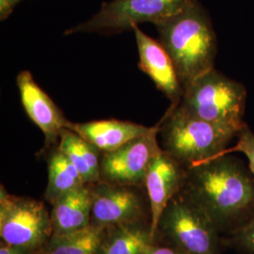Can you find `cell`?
I'll return each instance as SVG.
<instances>
[{"instance_id":"3957f363","label":"cell","mask_w":254,"mask_h":254,"mask_svg":"<svg viewBox=\"0 0 254 254\" xmlns=\"http://www.w3.org/2000/svg\"><path fill=\"white\" fill-rule=\"evenodd\" d=\"M157 124L161 149L188 169L218 156L238 135L191 115L178 104H172Z\"/></svg>"},{"instance_id":"4fadbf2b","label":"cell","mask_w":254,"mask_h":254,"mask_svg":"<svg viewBox=\"0 0 254 254\" xmlns=\"http://www.w3.org/2000/svg\"><path fill=\"white\" fill-rule=\"evenodd\" d=\"M152 127L119 120L93 121L81 124L70 122L67 126V128L96 147L101 153H109L118 149L131 139L148 133Z\"/></svg>"},{"instance_id":"30bf717a","label":"cell","mask_w":254,"mask_h":254,"mask_svg":"<svg viewBox=\"0 0 254 254\" xmlns=\"http://www.w3.org/2000/svg\"><path fill=\"white\" fill-rule=\"evenodd\" d=\"M189 169L161 150L152 159L146 173L145 188L150 209L151 228L155 237L158 221L164 209L182 190Z\"/></svg>"},{"instance_id":"6da1fadb","label":"cell","mask_w":254,"mask_h":254,"mask_svg":"<svg viewBox=\"0 0 254 254\" xmlns=\"http://www.w3.org/2000/svg\"><path fill=\"white\" fill-rule=\"evenodd\" d=\"M181 192L208 215L220 234H231L254 216L253 174L231 154L190 168Z\"/></svg>"},{"instance_id":"52a82bcc","label":"cell","mask_w":254,"mask_h":254,"mask_svg":"<svg viewBox=\"0 0 254 254\" xmlns=\"http://www.w3.org/2000/svg\"><path fill=\"white\" fill-rule=\"evenodd\" d=\"M199 0H111L103 3L91 18L66 30L65 35L77 33L110 34L150 22L155 25L171 18Z\"/></svg>"},{"instance_id":"277c9868","label":"cell","mask_w":254,"mask_h":254,"mask_svg":"<svg viewBox=\"0 0 254 254\" xmlns=\"http://www.w3.org/2000/svg\"><path fill=\"white\" fill-rule=\"evenodd\" d=\"M246 101L245 86L214 68L191 82L178 105L197 118L239 134L246 126Z\"/></svg>"},{"instance_id":"e0dca14e","label":"cell","mask_w":254,"mask_h":254,"mask_svg":"<svg viewBox=\"0 0 254 254\" xmlns=\"http://www.w3.org/2000/svg\"><path fill=\"white\" fill-rule=\"evenodd\" d=\"M109 230L90 225L79 231L54 235L44 254H103Z\"/></svg>"},{"instance_id":"2e32d148","label":"cell","mask_w":254,"mask_h":254,"mask_svg":"<svg viewBox=\"0 0 254 254\" xmlns=\"http://www.w3.org/2000/svg\"><path fill=\"white\" fill-rule=\"evenodd\" d=\"M151 222L109 229L103 254H146L155 244Z\"/></svg>"},{"instance_id":"7402d4cb","label":"cell","mask_w":254,"mask_h":254,"mask_svg":"<svg viewBox=\"0 0 254 254\" xmlns=\"http://www.w3.org/2000/svg\"><path fill=\"white\" fill-rule=\"evenodd\" d=\"M0 254H37L29 250L16 247V246L9 245L1 241L0 244Z\"/></svg>"},{"instance_id":"44dd1931","label":"cell","mask_w":254,"mask_h":254,"mask_svg":"<svg viewBox=\"0 0 254 254\" xmlns=\"http://www.w3.org/2000/svg\"><path fill=\"white\" fill-rule=\"evenodd\" d=\"M146 254H188L185 252H183L181 250H179L178 248H175L172 245L169 244H165L161 242H155L149 252Z\"/></svg>"},{"instance_id":"8992f818","label":"cell","mask_w":254,"mask_h":254,"mask_svg":"<svg viewBox=\"0 0 254 254\" xmlns=\"http://www.w3.org/2000/svg\"><path fill=\"white\" fill-rule=\"evenodd\" d=\"M53 236L51 213L44 201L9 194L0 187V237L9 245L42 253Z\"/></svg>"},{"instance_id":"5b68a950","label":"cell","mask_w":254,"mask_h":254,"mask_svg":"<svg viewBox=\"0 0 254 254\" xmlns=\"http://www.w3.org/2000/svg\"><path fill=\"white\" fill-rule=\"evenodd\" d=\"M155 239L188 254H221L224 247L212 219L181 191L164 209Z\"/></svg>"},{"instance_id":"5bb4252c","label":"cell","mask_w":254,"mask_h":254,"mask_svg":"<svg viewBox=\"0 0 254 254\" xmlns=\"http://www.w3.org/2000/svg\"><path fill=\"white\" fill-rule=\"evenodd\" d=\"M51 205L53 236L70 234L91 225L92 199L89 185L64 194Z\"/></svg>"},{"instance_id":"9c48e42d","label":"cell","mask_w":254,"mask_h":254,"mask_svg":"<svg viewBox=\"0 0 254 254\" xmlns=\"http://www.w3.org/2000/svg\"><path fill=\"white\" fill-rule=\"evenodd\" d=\"M157 132L158 124L148 133L131 139L118 149L102 153L100 181L144 188L149 165L162 150Z\"/></svg>"},{"instance_id":"ffe728a7","label":"cell","mask_w":254,"mask_h":254,"mask_svg":"<svg viewBox=\"0 0 254 254\" xmlns=\"http://www.w3.org/2000/svg\"><path fill=\"white\" fill-rule=\"evenodd\" d=\"M237 138L238 139L236 145L227 148L221 154H218V156L231 154L236 152L245 154L249 160V169L254 179V133L246 125L237 135Z\"/></svg>"},{"instance_id":"ac0fdd59","label":"cell","mask_w":254,"mask_h":254,"mask_svg":"<svg viewBox=\"0 0 254 254\" xmlns=\"http://www.w3.org/2000/svg\"><path fill=\"white\" fill-rule=\"evenodd\" d=\"M47 157L48 183L45 199L50 204L60 197L85 186L80 173L69 158L54 146Z\"/></svg>"},{"instance_id":"7c38bea8","label":"cell","mask_w":254,"mask_h":254,"mask_svg":"<svg viewBox=\"0 0 254 254\" xmlns=\"http://www.w3.org/2000/svg\"><path fill=\"white\" fill-rule=\"evenodd\" d=\"M132 30L136 37L139 57L138 68L153 80L172 104H179L184 90L172 58L158 40L148 36L139 26L133 27Z\"/></svg>"},{"instance_id":"cb8c5ba5","label":"cell","mask_w":254,"mask_h":254,"mask_svg":"<svg viewBox=\"0 0 254 254\" xmlns=\"http://www.w3.org/2000/svg\"><path fill=\"white\" fill-rule=\"evenodd\" d=\"M43 254V253H40V254Z\"/></svg>"},{"instance_id":"8fae6325","label":"cell","mask_w":254,"mask_h":254,"mask_svg":"<svg viewBox=\"0 0 254 254\" xmlns=\"http://www.w3.org/2000/svg\"><path fill=\"white\" fill-rule=\"evenodd\" d=\"M22 105L28 117L45 135V148L58 145L61 132L69 125L63 111L33 79L28 71L19 73L16 78Z\"/></svg>"},{"instance_id":"d6986e66","label":"cell","mask_w":254,"mask_h":254,"mask_svg":"<svg viewBox=\"0 0 254 254\" xmlns=\"http://www.w3.org/2000/svg\"><path fill=\"white\" fill-rule=\"evenodd\" d=\"M224 247L247 254H254V216L245 225L222 238Z\"/></svg>"},{"instance_id":"603a6c76","label":"cell","mask_w":254,"mask_h":254,"mask_svg":"<svg viewBox=\"0 0 254 254\" xmlns=\"http://www.w3.org/2000/svg\"><path fill=\"white\" fill-rule=\"evenodd\" d=\"M10 1V4L13 6V7H15L17 4H18L19 2H21L22 0H9Z\"/></svg>"},{"instance_id":"9a60e30c","label":"cell","mask_w":254,"mask_h":254,"mask_svg":"<svg viewBox=\"0 0 254 254\" xmlns=\"http://www.w3.org/2000/svg\"><path fill=\"white\" fill-rule=\"evenodd\" d=\"M58 148L73 164L86 185L100 181V161L102 153L69 128L61 132Z\"/></svg>"},{"instance_id":"7a4b0ae2","label":"cell","mask_w":254,"mask_h":254,"mask_svg":"<svg viewBox=\"0 0 254 254\" xmlns=\"http://www.w3.org/2000/svg\"><path fill=\"white\" fill-rule=\"evenodd\" d=\"M154 26L159 43L173 60L183 90L215 68L217 36L207 10L199 1Z\"/></svg>"},{"instance_id":"d4e9b609","label":"cell","mask_w":254,"mask_h":254,"mask_svg":"<svg viewBox=\"0 0 254 254\" xmlns=\"http://www.w3.org/2000/svg\"></svg>"},{"instance_id":"ba28073f","label":"cell","mask_w":254,"mask_h":254,"mask_svg":"<svg viewBox=\"0 0 254 254\" xmlns=\"http://www.w3.org/2000/svg\"><path fill=\"white\" fill-rule=\"evenodd\" d=\"M91 190V224L112 229L138 222H151V209L145 188L98 181Z\"/></svg>"}]
</instances>
